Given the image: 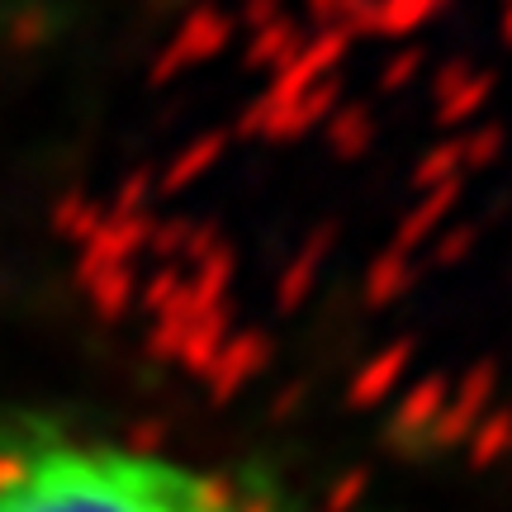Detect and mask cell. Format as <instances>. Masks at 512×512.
<instances>
[{
	"label": "cell",
	"instance_id": "1",
	"mask_svg": "<svg viewBox=\"0 0 512 512\" xmlns=\"http://www.w3.org/2000/svg\"><path fill=\"white\" fill-rule=\"evenodd\" d=\"M0 512H275L238 479L152 441L0 413Z\"/></svg>",
	"mask_w": 512,
	"mask_h": 512
}]
</instances>
